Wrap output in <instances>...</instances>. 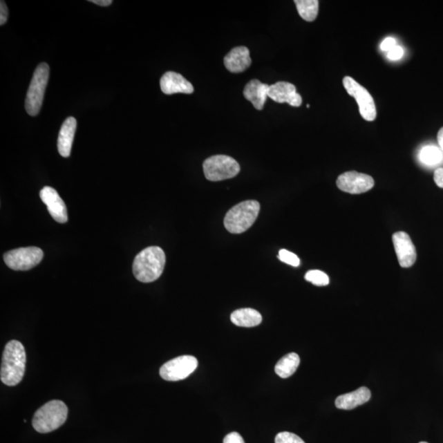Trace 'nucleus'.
I'll use <instances>...</instances> for the list:
<instances>
[{"mask_svg": "<svg viewBox=\"0 0 443 443\" xmlns=\"http://www.w3.org/2000/svg\"><path fill=\"white\" fill-rule=\"evenodd\" d=\"M166 263L165 253L159 247H150L143 249L133 262V274L140 282H155L163 274Z\"/></svg>", "mask_w": 443, "mask_h": 443, "instance_id": "1", "label": "nucleus"}, {"mask_svg": "<svg viewBox=\"0 0 443 443\" xmlns=\"http://www.w3.org/2000/svg\"><path fill=\"white\" fill-rule=\"evenodd\" d=\"M403 55H404V50H403L401 46H396L393 48L391 50L388 52V58L391 60H399L402 58Z\"/></svg>", "mask_w": 443, "mask_h": 443, "instance_id": "26", "label": "nucleus"}, {"mask_svg": "<svg viewBox=\"0 0 443 443\" xmlns=\"http://www.w3.org/2000/svg\"><path fill=\"white\" fill-rule=\"evenodd\" d=\"M68 413V406L62 401L47 402L35 413L32 426L39 433L55 431L67 420Z\"/></svg>", "mask_w": 443, "mask_h": 443, "instance_id": "3", "label": "nucleus"}, {"mask_svg": "<svg viewBox=\"0 0 443 443\" xmlns=\"http://www.w3.org/2000/svg\"><path fill=\"white\" fill-rule=\"evenodd\" d=\"M269 97L275 102L287 103L293 107H300L302 104L301 96L297 93L296 86L286 82H279L270 86Z\"/></svg>", "mask_w": 443, "mask_h": 443, "instance_id": "13", "label": "nucleus"}, {"mask_svg": "<svg viewBox=\"0 0 443 443\" xmlns=\"http://www.w3.org/2000/svg\"><path fill=\"white\" fill-rule=\"evenodd\" d=\"M39 196L46 204L50 216L55 221L60 223H67L68 211L64 201L61 199L59 193L54 188L45 187L39 192Z\"/></svg>", "mask_w": 443, "mask_h": 443, "instance_id": "12", "label": "nucleus"}, {"mask_svg": "<svg viewBox=\"0 0 443 443\" xmlns=\"http://www.w3.org/2000/svg\"><path fill=\"white\" fill-rule=\"evenodd\" d=\"M43 257L41 249L30 247L12 249L4 254L3 260L7 266L13 270L26 271L38 265Z\"/></svg>", "mask_w": 443, "mask_h": 443, "instance_id": "7", "label": "nucleus"}, {"mask_svg": "<svg viewBox=\"0 0 443 443\" xmlns=\"http://www.w3.org/2000/svg\"><path fill=\"white\" fill-rule=\"evenodd\" d=\"M252 64L249 51L247 47L240 46L232 49L225 58V65L228 71L234 73H243Z\"/></svg>", "mask_w": 443, "mask_h": 443, "instance_id": "15", "label": "nucleus"}, {"mask_svg": "<svg viewBox=\"0 0 443 443\" xmlns=\"http://www.w3.org/2000/svg\"><path fill=\"white\" fill-rule=\"evenodd\" d=\"M393 241L399 265L402 267H410L413 265L417 258V254L410 236L406 232H398L393 234Z\"/></svg>", "mask_w": 443, "mask_h": 443, "instance_id": "11", "label": "nucleus"}, {"mask_svg": "<svg viewBox=\"0 0 443 443\" xmlns=\"http://www.w3.org/2000/svg\"><path fill=\"white\" fill-rule=\"evenodd\" d=\"M269 85L254 79L245 86L243 94L245 98L252 102L257 111H262L267 97H269Z\"/></svg>", "mask_w": 443, "mask_h": 443, "instance_id": "16", "label": "nucleus"}, {"mask_svg": "<svg viewBox=\"0 0 443 443\" xmlns=\"http://www.w3.org/2000/svg\"><path fill=\"white\" fill-rule=\"evenodd\" d=\"M305 279L315 286L323 287L330 284L328 276L320 270H310L307 272Z\"/></svg>", "mask_w": 443, "mask_h": 443, "instance_id": "23", "label": "nucleus"}, {"mask_svg": "<svg viewBox=\"0 0 443 443\" xmlns=\"http://www.w3.org/2000/svg\"><path fill=\"white\" fill-rule=\"evenodd\" d=\"M337 186L350 194H362L375 187V180L370 175L352 171L341 174L337 180Z\"/></svg>", "mask_w": 443, "mask_h": 443, "instance_id": "10", "label": "nucleus"}, {"mask_svg": "<svg viewBox=\"0 0 443 443\" xmlns=\"http://www.w3.org/2000/svg\"><path fill=\"white\" fill-rule=\"evenodd\" d=\"M443 153L440 148L434 146H427L420 152V160L423 164L433 166L441 163Z\"/></svg>", "mask_w": 443, "mask_h": 443, "instance_id": "22", "label": "nucleus"}, {"mask_svg": "<svg viewBox=\"0 0 443 443\" xmlns=\"http://www.w3.org/2000/svg\"><path fill=\"white\" fill-rule=\"evenodd\" d=\"M231 321L238 327H256L261 323L262 315L254 309H240L232 313Z\"/></svg>", "mask_w": 443, "mask_h": 443, "instance_id": "19", "label": "nucleus"}, {"mask_svg": "<svg viewBox=\"0 0 443 443\" xmlns=\"http://www.w3.org/2000/svg\"><path fill=\"white\" fill-rule=\"evenodd\" d=\"M437 142L440 144V150L443 153V127L438 131L437 133Z\"/></svg>", "mask_w": 443, "mask_h": 443, "instance_id": "32", "label": "nucleus"}, {"mask_svg": "<svg viewBox=\"0 0 443 443\" xmlns=\"http://www.w3.org/2000/svg\"><path fill=\"white\" fill-rule=\"evenodd\" d=\"M298 13L306 21L317 19L319 12L318 0H296Z\"/></svg>", "mask_w": 443, "mask_h": 443, "instance_id": "21", "label": "nucleus"}, {"mask_svg": "<svg viewBox=\"0 0 443 443\" xmlns=\"http://www.w3.org/2000/svg\"><path fill=\"white\" fill-rule=\"evenodd\" d=\"M278 258L281 261L293 267H298L301 265L300 258H298L296 254L287 251V249H281Z\"/></svg>", "mask_w": 443, "mask_h": 443, "instance_id": "24", "label": "nucleus"}, {"mask_svg": "<svg viewBox=\"0 0 443 443\" xmlns=\"http://www.w3.org/2000/svg\"><path fill=\"white\" fill-rule=\"evenodd\" d=\"M90 2L94 3L95 4H97V6L102 7H107L111 6V4L113 3L112 0H91Z\"/></svg>", "mask_w": 443, "mask_h": 443, "instance_id": "31", "label": "nucleus"}, {"mask_svg": "<svg viewBox=\"0 0 443 443\" xmlns=\"http://www.w3.org/2000/svg\"><path fill=\"white\" fill-rule=\"evenodd\" d=\"M49 78V65L46 63L39 64L26 94L25 108L29 115L37 116L41 111Z\"/></svg>", "mask_w": 443, "mask_h": 443, "instance_id": "5", "label": "nucleus"}, {"mask_svg": "<svg viewBox=\"0 0 443 443\" xmlns=\"http://www.w3.org/2000/svg\"><path fill=\"white\" fill-rule=\"evenodd\" d=\"M420 443H428V442H421Z\"/></svg>", "mask_w": 443, "mask_h": 443, "instance_id": "33", "label": "nucleus"}, {"mask_svg": "<svg viewBox=\"0 0 443 443\" xmlns=\"http://www.w3.org/2000/svg\"><path fill=\"white\" fill-rule=\"evenodd\" d=\"M434 182L437 184L438 187L443 189V168L437 169L434 172Z\"/></svg>", "mask_w": 443, "mask_h": 443, "instance_id": "30", "label": "nucleus"}, {"mask_svg": "<svg viewBox=\"0 0 443 443\" xmlns=\"http://www.w3.org/2000/svg\"><path fill=\"white\" fill-rule=\"evenodd\" d=\"M343 86L346 92L357 100L359 105V111L364 120L372 122L375 120L377 116L375 100L370 92L362 86L352 77H345Z\"/></svg>", "mask_w": 443, "mask_h": 443, "instance_id": "8", "label": "nucleus"}, {"mask_svg": "<svg viewBox=\"0 0 443 443\" xmlns=\"http://www.w3.org/2000/svg\"><path fill=\"white\" fill-rule=\"evenodd\" d=\"M198 366V361L192 355H182L164 364L160 368V375L166 381L183 380L190 376Z\"/></svg>", "mask_w": 443, "mask_h": 443, "instance_id": "9", "label": "nucleus"}, {"mask_svg": "<svg viewBox=\"0 0 443 443\" xmlns=\"http://www.w3.org/2000/svg\"><path fill=\"white\" fill-rule=\"evenodd\" d=\"M395 46H396V39L392 37H388L386 38L384 41L381 42L380 48L381 50L388 52Z\"/></svg>", "mask_w": 443, "mask_h": 443, "instance_id": "28", "label": "nucleus"}, {"mask_svg": "<svg viewBox=\"0 0 443 443\" xmlns=\"http://www.w3.org/2000/svg\"><path fill=\"white\" fill-rule=\"evenodd\" d=\"M203 170L209 181L219 182L235 178L240 173L241 167L234 158L219 155L205 160Z\"/></svg>", "mask_w": 443, "mask_h": 443, "instance_id": "6", "label": "nucleus"}, {"mask_svg": "<svg viewBox=\"0 0 443 443\" xmlns=\"http://www.w3.org/2000/svg\"><path fill=\"white\" fill-rule=\"evenodd\" d=\"M75 117H69L64 122L59 134L58 151L61 156L68 158L71 155L74 135L77 130Z\"/></svg>", "mask_w": 443, "mask_h": 443, "instance_id": "17", "label": "nucleus"}, {"mask_svg": "<svg viewBox=\"0 0 443 443\" xmlns=\"http://www.w3.org/2000/svg\"><path fill=\"white\" fill-rule=\"evenodd\" d=\"M161 91L165 95L177 93L192 94L194 87L181 74L175 72H168L160 79Z\"/></svg>", "mask_w": 443, "mask_h": 443, "instance_id": "14", "label": "nucleus"}, {"mask_svg": "<svg viewBox=\"0 0 443 443\" xmlns=\"http://www.w3.org/2000/svg\"><path fill=\"white\" fill-rule=\"evenodd\" d=\"M26 352L20 341L12 340L4 348L1 365L2 383L7 386H16L23 379L26 368Z\"/></svg>", "mask_w": 443, "mask_h": 443, "instance_id": "2", "label": "nucleus"}, {"mask_svg": "<svg viewBox=\"0 0 443 443\" xmlns=\"http://www.w3.org/2000/svg\"><path fill=\"white\" fill-rule=\"evenodd\" d=\"M223 443H245L243 437L238 433L232 432L225 437Z\"/></svg>", "mask_w": 443, "mask_h": 443, "instance_id": "27", "label": "nucleus"}, {"mask_svg": "<svg viewBox=\"0 0 443 443\" xmlns=\"http://www.w3.org/2000/svg\"><path fill=\"white\" fill-rule=\"evenodd\" d=\"M261 211L256 200H245L232 207L225 218V227L232 234H243L256 222Z\"/></svg>", "mask_w": 443, "mask_h": 443, "instance_id": "4", "label": "nucleus"}, {"mask_svg": "<svg viewBox=\"0 0 443 443\" xmlns=\"http://www.w3.org/2000/svg\"><path fill=\"white\" fill-rule=\"evenodd\" d=\"M275 443H305L299 436L296 434L282 432L279 433L275 437Z\"/></svg>", "mask_w": 443, "mask_h": 443, "instance_id": "25", "label": "nucleus"}, {"mask_svg": "<svg viewBox=\"0 0 443 443\" xmlns=\"http://www.w3.org/2000/svg\"><path fill=\"white\" fill-rule=\"evenodd\" d=\"M371 393L366 387H361L352 393L341 395L336 399L335 405L341 410H352L370 401Z\"/></svg>", "mask_w": 443, "mask_h": 443, "instance_id": "18", "label": "nucleus"}, {"mask_svg": "<svg viewBox=\"0 0 443 443\" xmlns=\"http://www.w3.org/2000/svg\"><path fill=\"white\" fill-rule=\"evenodd\" d=\"M8 17V11L6 2L1 1V4H0V25L3 26L7 23Z\"/></svg>", "mask_w": 443, "mask_h": 443, "instance_id": "29", "label": "nucleus"}, {"mask_svg": "<svg viewBox=\"0 0 443 443\" xmlns=\"http://www.w3.org/2000/svg\"><path fill=\"white\" fill-rule=\"evenodd\" d=\"M301 359L296 353H289L277 363L275 366V373L282 379L291 377L299 367Z\"/></svg>", "mask_w": 443, "mask_h": 443, "instance_id": "20", "label": "nucleus"}]
</instances>
